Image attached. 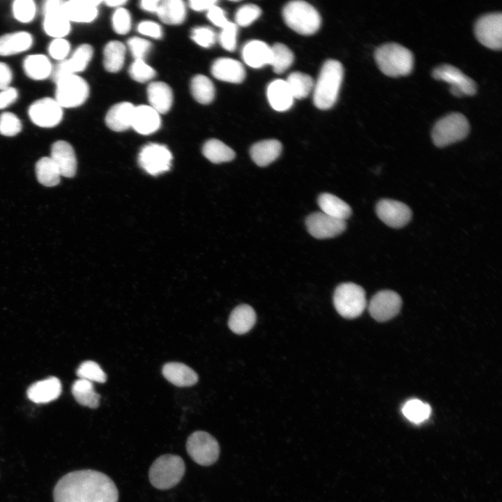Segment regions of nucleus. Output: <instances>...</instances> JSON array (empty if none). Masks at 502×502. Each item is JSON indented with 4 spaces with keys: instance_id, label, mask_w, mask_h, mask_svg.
<instances>
[{
    "instance_id": "f257e3e1",
    "label": "nucleus",
    "mask_w": 502,
    "mask_h": 502,
    "mask_svg": "<svg viewBox=\"0 0 502 502\" xmlns=\"http://www.w3.org/2000/svg\"><path fill=\"white\" fill-rule=\"evenodd\" d=\"M54 502H118L119 492L106 474L91 469L63 476L54 489Z\"/></svg>"
},
{
    "instance_id": "f03ea898",
    "label": "nucleus",
    "mask_w": 502,
    "mask_h": 502,
    "mask_svg": "<svg viewBox=\"0 0 502 502\" xmlns=\"http://www.w3.org/2000/svg\"><path fill=\"white\" fill-rule=\"evenodd\" d=\"M343 75L344 69L340 61L328 59L323 64L314 86L313 100L317 108L328 109L334 105L338 97Z\"/></svg>"
},
{
    "instance_id": "7ed1b4c3",
    "label": "nucleus",
    "mask_w": 502,
    "mask_h": 502,
    "mask_svg": "<svg viewBox=\"0 0 502 502\" xmlns=\"http://www.w3.org/2000/svg\"><path fill=\"white\" fill-rule=\"evenodd\" d=\"M374 58L379 69L388 76L406 75L413 69L411 51L397 43H386L377 47Z\"/></svg>"
},
{
    "instance_id": "20e7f679",
    "label": "nucleus",
    "mask_w": 502,
    "mask_h": 502,
    "mask_svg": "<svg viewBox=\"0 0 502 502\" xmlns=\"http://www.w3.org/2000/svg\"><path fill=\"white\" fill-rule=\"evenodd\" d=\"M282 16L289 28L302 35L314 34L321 26L319 12L304 1H292L287 3Z\"/></svg>"
},
{
    "instance_id": "39448f33",
    "label": "nucleus",
    "mask_w": 502,
    "mask_h": 502,
    "mask_svg": "<svg viewBox=\"0 0 502 502\" xmlns=\"http://www.w3.org/2000/svg\"><path fill=\"white\" fill-rule=\"evenodd\" d=\"M185 471L183 459L175 455H164L157 458L150 467L149 478L158 489H169L182 479Z\"/></svg>"
},
{
    "instance_id": "423d86ee",
    "label": "nucleus",
    "mask_w": 502,
    "mask_h": 502,
    "mask_svg": "<svg viewBox=\"0 0 502 502\" xmlns=\"http://www.w3.org/2000/svg\"><path fill=\"white\" fill-rule=\"evenodd\" d=\"M470 130L466 117L459 112L449 113L434 125L432 138L434 144L443 147L465 138Z\"/></svg>"
},
{
    "instance_id": "0eeeda50",
    "label": "nucleus",
    "mask_w": 502,
    "mask_h": 502,
    "mask_svg": "<svg viewBox=\"0 0 502 502\" xmlns=\"http://www.w3.org/2000/svg\"><path fill=\"white\" fill-rule=\"evenodd\" d=\"M333 304L336 311L343 317L353 319L359 317L366 305L365 292L353 282L339 284L333 294Z\"/></svg>"
},
{
    "instance_id": "6e6552de",
    "label": "nucleus",
    "mask_w": 502,
    "mask_h": 502,
    "mask_svg": "<svg viewBox=\"0 0 502 502\" xmlns=\"http://www.w3.org/2000/svg\"><path fill=\"white\" fill-rule=\"evenodd\" d=\"M56 84L54 99L62 108L79 107L89 97L88 83L76 74L62 77L56 82Z\"/></svg>"
},
{
    "instance_id": "1a4fd4ad",
    "label": "nucleus",
    "mask_w": 502,
    "mask_h": 502,
    "mask_svg": "<svg viewBox=\"0 0 502 502\" xmlns=\"http://www.w3.org/2000/svg\"><path fill=\"white\" fill-rule=\"evenodd\" d=\"M186 450L191 459L201 466L212 465L218 460L220 454L217 440L204 431H196L188 436Z\"/></svg>"
},
{
    "instance_id": "9d476101",
    "label": "nucleus",
    "mask_w": 502,
    "mask_h": 502,
    "mask_svg": "<svg viewBox=\"0 0 502 502\" xmlns=\"http://www.w3.org/2000/svg\"><path fill=\"white\" fill-rule=\"evenodd\" d=\"M432 75L434 78L448 83L450 93L457 97L472 96L477 91L475 81L451 64L439 65L432 70Z\"/></svg>"
},
{
    "instance_id": "9b49d317",
    "label": "nucleus",
    "mask_w": 502,
    "mask_h": 502,
    "mask_svg": "<svg viewBox=\"0 0 502 502\" xmlns=\"http://www.w3.org/2000/svg\"><path fill=\"white\" fill-rule=\"evenodd\" d=\"M474 31L483 45L500 50L502 45V14L493 12L480 16L476 22Z\"/></svg>"
},
{
    "instance_id": "f8f14e48",
    "label": "nucleus",
    "mask_w": 502,
    "mask_h": 502,
    "mask_svg": "<svg viewBox=\"0 0 502 502\" xmlns=\"http://www.w3.org/2000/svg\"><path fill=\"white\" fill-rule=\"evenodd\" d=\"M138 160L144 171L151 175L157 176L170 169L172 155L167 146L150 143L141 149Z\"/></svg>"
},
{
    "instance_id": "ddd939ff",
    "label": "nucleus",
    "mask_w": 502,
    "mask_h": 502,
    "mask_svg": "<svg viewBox=\"0 0 502 502\" xmlns=\"http://www.w3.org/2000/svg\"><path fill=\"white\" fill-rule=\"evenodd\" d=\"M64 2L61 0H48L43 6L44 31L54 38H63L70 31V22L63 12Z\"/></svg>"
},
{
    "instance_id": "4468645a",
    "label": "nucleus",
    "mask_w": 502,
    "mask_h": 502,
    "mask_svg": "<svg viewBox=\"0 0 502 502\" xmlns=\"http://www.w3.org/2000/svg\"><path fill=\"white\" fill-rule=\"evenodd\" d=\"M93 54V50L90 45H80L70 58L59 61L52 66V80L56 83L63 77L84 70L91 60Z\"/></svg>"
},
{
    "instance_id": "2eb2a0df",
    "label": "nucleus",
    "mask_w": 502,
    "mask_h": 502,
    "mask_svg": "<svg viewBox=\"0 0 502 502\" xmlns=\"http://www.w3.org/2000/svg\"><path fill=\"white\" fill-rule=\"evenodd\" d=\"M31 121L41 128H53L62 120L63 109L54 98H43L33 102L28 110Z\"/></svg>"
},
{
    "instance_id": "dca6fc26",
    "label": "nucleus",
    "mask_w": 502,
    "mask_h": 502,
    "mask_svg": "<svg viewBox=\"0 0 502 502\" xmlns=\"http://www.w3.org/2000/svg\"><path fill=\"white\" fill-rule=\"evenodd\" d=\"M402 298L391 290L377 292L370 301L368 309L371 316L378 321H388L400 312Z\"/></svg>"
},
{
    "instance_id": "f3484780",
    "label": "nucleus",
    "mask_w": 502,
    "mask_h": 502,
    "mask_svg": "<svg viewBox=\"0 0 502 502\" xmlns=\"http://www.w3.org/2000/svg\"><path fill=\"white\" fill-rule=\"evenodd\" d=\"M308 232L316 238L337 236L346 229V221L332 218L323 212H314L305 220Z\"/></svg>"
},
{
    "instance_id": "a211bd4d",
    "label": "nucleus",
    "mask_w": 502,
    "mask_h": 502,
    "mask_svg": "<svg viewBox=\"0 0 502 502\" xmlns=\"http://www.w3.org/2000/svg\"><path fill=\"white\" fill-rule=\"evenodd\" d=\"M376 213L381 221L393 228L405 226L410 221L412 215L411 211L407 205L388 199H381L377 203Z\"/></svg>"
},
{
    "instance_id": "6ab92c4d",
    "label": "nucleus",
    "mask_w": 502,
    "mask_h": 502,
    "mask_svg": "<svg viewBox=\"0 0 502 502\" xmlns=\"http://www.w3.org/2000/svg\"><path fill=\"white\" fill-rule=\"evenodd\" d=\"M50 158L59 169L61 176L73 177L77 171V159L73 146L68 142L59 140L51 147Z\"/></svg>"
},
{
    "instance_id": "aec40b11",
    "label": "nucleus",
    "mask_w": 502,
    "mask_h": 502,
    "mask_svg": "<svg viewBox=\"0 0 502 502\" xmlns=\"http://www.w3.org/2000/svg\"><path fill=\"white\" fill-rule=\"evenodd\" d=\"M100 3V1L97 0L65 1L63 12L70 22H91L96 18L98 6Z\"/></svg>"
},
{
    "instance_id": "412c9836",
    "label": "nucleus",
    "mask_w": 502,
    "mask_h": 502,
    "mask_svg": "<svg viewBox=\"0 0 502 502\" xmlns=\"http://www.w3.org/2000/svg\"><path fill=\"white\" fill-rule=\"evenodd\" d=\"M211 73L218 79L230 82L241 83L245 77L242 63L231 58H219L212 64Z\"/></svg>"
},
{
    "instance_id": "4be33fe9",
    "label": "nucleus",
    "mask_w": 502,
    "mask_h": 502,
    "mask_svg": "<svg viewBox=\"0 0 502 502\" xmlns=\"http://www.w3.org/2000/svg\"><path fill=\"white\" fill-rule=\"evenodd\" d=\"M160 114L149 105H142L135 107L132 126L141 135H150L160 127Z\"/></svg>"
},
{
    "instance_id": "5701e85b",
    "label": "nucleus",
    "mask_w": 502,
    "mask_h": 502,
    "mask_svg": "<svg viewBox=\"0 0 502 502\" xmlns=\"http://www.w3.org/2000/svg\"><path fill=\"white\" fill-rule=\"evenodd\" d=\"M61 393V383L54 376L31 384L27 390V396L35 403H47L59 397Z\"/></svg>"
},
{
    "instance_id": "b1692460",
    "label": "nucleus",
    "mask_w": 502,
    "mask_h": 502,
    "mask_svg": "<svg viewBox=\"0 0 502 502\" xmlns=\"http://www.w3.org/2000/svg\"><path fill=\"white\" fill-rule=\"evenodd\" d=\"M271 47L261 40H250L245 44L242 50L243 61L254 68L271 64Z\"/></svg>"
},
{
    "instance_id": "393cba45",
    "label": "nucleus",
    "mask_w": 502,
    "mask_h": 502,
    "mask_svg": "<svg viewBox=\"0 0 502 502\" xmlns=\"http://www.w3.org/2000/svg\"><path fill=\"white\" fill-rule=\"evenodd\" d=\"M135 107L128 102L113 105L105 116L107 127L116 132H122L131 127Z\"/></svg>"
},
{
    "instance_id": "a878e982",
    "label": "nucleus",
    "mask_w": 502,
    "mask_h": 502,
    "mask_svg": "<svg viewBox=\"0 0 502 502\" xmlns=\"http://www.w3.org/2000/svg\"><path fill=\"white\" fill-rule=\"evenodd\" d=\"M146 92L149 106L159 114H165L169 111L173 102V93L167 84L162 82H151Z\"/></svg>"
},
{
    "instance_id": "bb28decb",
    "label": "nucleus",
    "mask_w": 502,
    "mask_h": 502,
    "mask_svg": "<svg viewBox=\"0 0 502 502\" xmlns=\"http://www.w3.org/2000/svg\"><path fill=\"white\" fill-rule=\"evenodd\" d=\"M266 95L272 108L278 112L289 109L294 102V98L285 80L271 82L267 87Z\"/></svg>"
},
{
    "instance_id": "cd10ccee",
    "label": "nucleus",
    "mask_w": 502,
    "mask_h": 502,
    "mask_svg": "<svg viewBox=\"0 0 502 502\" xmlns=\"http://www.w3.org/2000/svg\"><path fill=\"white\" fill-rule=\"evenodd\" d=\"M162 374L168 381L179 387L191 386L198 381L197 374L181 363H166L162 367Z\"/></svg>"
},
{
    "instance_id": "c85d7f7f",
    "label": "nucleus",
    "mask_w": 502,
    "mask_h": 502,
    "mask_svg": "<svg viewBox=\"0 0 502 502\" xmlns=\"http://www.w3.org/2000/svg\"><path fill=\"white\" fill-rule=\"evenodd\" d=\"M282 144L276 139H266L254 144L250 150L252 160L259 167H265L275 161L282 151Z\"/></svg>"
},
{
    "instance_id": "c756f323",
    "label": "nucleus",
    "mask_w": 502,
    "mask_h": 502,
    "mask_svg": "<svg viewBox=\"0 0 502 502\" xmlns=\"http://www.w3.org/2000/svg\"><path fill=\"white\" fill-rule=\"evenodd\" d=\"M256 318V313L250 305L241 304L231 311L229 317L228 326L234 333L245 334L254 326Z\"/></svg>"
},
{
    "instance_id": "7c9ffc66",
    "label": "nucleus",
    "mask_w": 502,
    "mask_h": 502,
    "mask_svg": "<svg viewBox=\"0 0 502 502\" xmlns=\"http://www.w3.org/2000/svg\"><path fill=\"white\" fill-rule=\"evenodd\" d=\"M33 44L31 35L17 31L0 36V56H10L29 50Z\"/></svg>"
},
{
    "instance_id": "2f4dec72",
    "label": "nucleus",
    "mask_w": 502,
    "mask_h": 502,
    "mask_svg": "<svg viewBox=\"0 0 502 502\" xmlns=\"http://www.w3.org/2000/svg\"><path fill=\"white\" fill-rule=\"evenodd\" d=\"M317 202L321 212L332 218L345 221L351 215L350 206L333 194H321Z\"/></svg>"
},
{
    "instance_id": "473e14b6",
    "label": "nucleus",
    "mask_w": 502,
    "mask_h": 502,
    "mask_svg": "<svg viewBox=\"0 0 502 502\" xmlns=\"http://www.w3.org/2000/svg\"><path fill=\"white\" fill-rule=\"evenodd\" d=\"M156 13L162 22L176 25L185 20L186 9L181 0H165L160 1Z\"/></svg>"
},
{
    "instance_id": "72a5a7b5",
    "label": "nucleus",
    "mask_w": 502,
    "mask_h": 502,
    "mask_svg": "<svg viewBox=\"0 0 502 502\" xmlns=\"http://www.w3.org/2000/svg\"><path fill=\"white\" fill-rule=\"evenodd\" d=\"M23 69L29 78L42 80L51 76L52 66L46 56L31 54L24 59Z\"/></svg>"
},
{
    "instance_id": "f704fd0d",
    "label": "nucleus",
    "mask_w": 502,
    "mask_h": 502,
    "mask_svg": "<svg viewBox=\"0 0 502 502\" xmlns=\"http://www.w3.org/2000/svg\"><path fill=\"white\" fill-rule=\"evenodd\" d=\"M126 49L123 43L117 40L107 43L103 50V66L110 73H117L123 67Z\"/></svg>"
},
{
    "instance_id": "c9c22d12",
    "label": "nucleus",
    "mask_w": 502,
    "mask_h": 502,
    "mask_svg": "<svg viewBox=\"0 0 502 502\" xmlns=\"http://www.w3.org/2000/svg\"><path fill=\"white\" fill-rule=\"evenodd\" d=\"M72 393L75 400L81 405L92 409L99 406L100 395L95 391L91 381L78 379L72 386Z\"/></svg>"
},
{
    "instance_id": "e433bc0d",
    "label": "nucleus",
    "mask_w": 502,
    "mask_h": 502,
    "mask_svg": "<svg viewBox=\"0 0 502 502\" xmlns=\"http://www.w3.org/2000/svg\"><path fill=\"white\" fill-rule=\"evenodd\" d=\"M202 152L208 160L216 164L229 162L235 158L234 150L216 139L206 141L203 146Z\"/></svg>"
},
{
    "instance_id": "4c0bfd02",
    "label": "nucleus",
    "mask_w": 502,
    "mask_h": 502,
    "mask_svg": "<svg viewBox=\"0 0 502 502\" xmlns=\"http://www.w3.org/2000/svg\"><path fill=\"white\" fill-rule=\"evenodd\" d=\"M36 174L39 183L53 187L60 182L61 174L50 157H43L36 164Z\"/></svg>"
},
{
    "instance_id": "58836bf2",
    "label": "nucleus",
    "mask_w": 502,
    "mask_h": 502,
    "mask_svg": "<svg viewBox=\"0 0 502 502\" xmlns=\"http://www.w3.org/2000/svg\"><path fill=\"white\" fill-rule=\"evenodd\" d=\"M190 89L194 98L201 104H209L214 99V85L205 75H195L191 80Z\"/></svg>"
},
{
    "instance_id": "ea45409f",
    "label": "nucleus",
    "mask_w": 502,
    "mask_h": 502,
    "mask_svg": "<svg viewBox=\"0 0 502 502\" xmlns=\"http://www.w3.org/2000/svg\"><path fill=\"white\" fill-rule=\"evenodd\" d=\"M294 98L303 99L306 98L314 88L312 78L301 72L290 73L285 80Z\"/></svg>"
},
{
    "instance_id": "a19ab883",
    "label": "nucleus",
    "mask_w": 502,
    "mask_h": 502,
    "mask_svg": "<svg viewBox=\"0 0 502 502\" xmlns=\"http://www.w3.org/2000/svg\"><path fill=\"white\" fill-rule=\"evenodd\" d=\"M271 64L277 74L286 71L293 63L294 56L291 50L282 43H275L271 47Z\"/></svg>"
},
{
    "instance_id": "79ce46f5",
    "label": "nucleus",
    "mask_w": 502,
    "mask_h": 502,
    "mask_svg": "<svg viewBox=\"0 0 502 502\" xmlns=\"http://www.w3.org/2000/svg\"><path fill=\"white\" fill-rule=\"evenodd\" d=\"M402 411L408 420L415 423H420L429 417L432 409L428 404L418 399H412L404 404Z\"/></svg>"
},
{
    "instance_id": "37998d69",
    "label": "nucleus",
    "mask_w": 502,
    "mask_h": 502,
    "mask_svg": "<svg viewBox=\"0 0 502 502\" xmlns=\"http://www.w3.org/2000/svg\"><path fill=\"white\" fill-rule=\"evenodd\" d=\"M76 373L79 379H85L92 383H104L107 379V376L100 366L97 363L91 360L82 363L78 367Z\"/></svg>"
},
{
    "instance_id": "c03bdc74",
    "label": "nucleus",
    "mask_w": 502,
    "mask_h": 502,
    "mask_svg": "<svg viewBox=\"0 0 502 502\" xmlns=\"http://www.w3.org/2000/svg\"><path fill=\"white\" fill-rule=\"evenodd\" d=\"M12 7L15 18L21 22H30L35 17L36 8L32 0H15Z\"/></svg>"
},
{
    "instance_id": "a18cd8bd",
    "label": "nucleus",
    "mask_w": 502,
    "mask_h": 502,
    "mask_svg": "<svg viewBox=\"0 0 502 502\" xmlns=\"http://www.w3.org/2000/svg\"><path fill=\"white\" fill-rule=\"evenodd\" d=\"M261 14V8L252 3L243 5L235 14L236 24L240 26H248L259 17Z\"/></svg>"
},
{
    "instance_id": "49530a36",
    "label": "nucleus",
    "mask_w": 502,
    "mask_h": 502,
    "mask_svg": "<svg viewBox=\"0 0 502 502\" xmlns=\"http://www.w3.org/2000/svg\"><path fill=\"white\" fill-rule=\"evenodd\" d=\"M130 76L136 82L144 83L155 76V70L142 59H135L129 68Z\"/></svg>"
},
{
    "instance_id": "de8ad7c7",
    "label": "nucleus",
    "mask_w": 502,
    "mask_h": 502,
    "mask_svg": "<svg viewBox=\"0 0 502 502\" xmlns=\"http://www.w3.org/2000/svg\"><path fill=\"white\" fill-rule=\"evenodd\" d=\"M22 130V123L13 113L3 112L0 115V134L6 137L17 135Z\"/></svg>"
},
{
    "instance_id": "09e8293b",
    "label": "nucleus",
    "mask_w": 502,
    "mask_h": 502,
    "mask_svg": "<svg viewBox=\"0 0 502 502\" xmlns=\"http://www.w3.org/2000/svg\"><path fill=\"white\" fill-rule=\"evenodd\" d=\"M112 26L116 33L124 35L131 28V16L129 11L123 8H118L112 15Z\"/></svg>"
},
{
    "instance_id": "8fccbe9b",
    "label": "nucleus",
    "mask_w": 502,
    "mask_h": 502,
    "mask_svg": "<svg viewBox=\"0 0 502 502\" xmlns=\"http://www.w3.org/2000/svg\"><path fill=\"white\" fill-rule=\"evenodd\" d=\"M191 38L199 46L208 48L215 44L216 35L210 27L198 26L192 30Z\"/></svg>"
},
{
    "instance_id": "3c124183",
    "label": "nucleus",
    "mask_w": 502,
    "mask_h": 502,
    "mask_svg": "<svg viewBox=\"0 0 502 502\" xmlns=\"http://www.w3.org/2000/svg\"><path fill=\"white\" fill-rule=\"evenodd\" d=\"M237 33V25L231 22L222 29L219 35V42L225 50L232 52L236 49Z\"/></svg>"
},
{
    "instance_id": "603ef678",
    "label": "nucleus",
    "mask_w": 502,
    "mask_h": 502,
    "mask_svg": "<svg viewBox=\"0 0 502 502\" xmlns=\"http://www.w3.org/2000/svg\"><path fill=\"white\" fill-rule=\"evenodd\" d=\"M127 44L135 60H144L151 47V43L149 40L139 37L129 38Z\"/></svg>"
},
{
    "instance_id": "864d4df0",
    "label": "nucleus",
    "mask_w": 502,
    "mask_h": 502,
    "mask_svg": "<svg viewBox=\"0 0 502 502\" xmlns=\"http://www.w3.org/2000/svg\"><path fill=\"white\" fill-rule=\"evenodd\" d=\"M70 50V43L63 38H54L49 45L48 52L53 59L62 61Z\"/></svg>"
},
{
    "instance_id": "5fc2aeb1",
    "label": "nucleus",
    "mask_w": 502,
    "mask_h": 502,
    "mask_svg": "<svg viewBox=\"0 0 502 502\" xmlns=\"http://www.w3.org/2000/svg\"><path fill=\"white\" fill-rule=\"evenodd\" d=\"M137 31L142 35L153 38H160L162 36L160 26L152 21L141 22L137 26Z\"/></svg>"
},
{
    "instance_id": "6e6d98bb",
    "label": "nucleus",
    "mask_w": 502,
    "mask_h": 502,
    "mask_svg": "<svg viewBox=\"0 0 502 502\" xmlns=\"http://www.w3.org/2000/svg\"><path fill=\"white\" fill-rule=\"evenodd\" d=\"M207 17L214 25L221 29L229 23L224 10L217 5L213 6L207 11Z\"/></svg>"
},
{
    "instance_id": "4d7b16f0",
    "label": "nucleus",
    "mask_w": 502,
    "mask_h": 502,
    "mask_svg": "<svg viewBox=\"0 0 502 502\" xmlns=\"http://www.w3.org/2000/svg\"><path fill=\"white\" fill-rule=\"evenodd\" d=\"M18 98V92L13 87H8L0 91V109L14 103Z\"/></svg>"
},
{
    "instance_id": "13d9d810",
    "label": "nucleus",
    "mask_w": 502,
    "mask_h": 502,
    "mask_svg": "<svg viewBox=\"0 0 502 502\" xmlns=\"http://www.w3.org/2000/svg\"><path fill=\"white\" fill-rule=\"evenodd\" d=\"M13 79V73L10 67L5 63L0 62V90L10 86Z\"/></svg>"
},
{
    "instance_id": "bf43d9fd",
    "label": "nucleus",
    "mask_w": 502,
    "mask_h": 502,
    "mask_svg": "<svg viewBox=\"0 0 502 502\" xmlns=\"http://www.w3.org/2000/svg\"><path fill=\"white\" fill-rule=\"evenodd\" d=\"M217 2L215 0H191L189 1V6L195 11H208L211 7L215 6Z\"/></svg>"
},
{
    "instance_id": "052dcab7",
    "label": "nucleus",
    "mask_w": 502,
    "mask_h": 502,
    "mask_svg": "<svg viewBox=\"0 0 502 502\" xmlns=\"http://www.w3.org/2000/svg\"><path fill=\"white\" fill-rule=\"evenodd\" d=\"M160 2L159 0H142L140 1V7L144 10L156 13Z\"/></svg>"
},
{
    "instance_id": "680f3d73",
    "label": "nucleus",
    "mask_w": 502,
    "mask_h": 502,
    "mask_svg": "<svg viewBox=\"0 0 502 502\" xmlns=\"http://www.w3.org/2000/svg\"><path fill=\"white\" fill-rule=\"evenodd\" d=\"M105 4L109 7L120 8L121 6L127 3L126 0H107L105 1Z\"/></svg>"
}]
</instances>
